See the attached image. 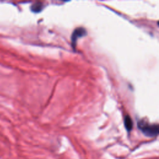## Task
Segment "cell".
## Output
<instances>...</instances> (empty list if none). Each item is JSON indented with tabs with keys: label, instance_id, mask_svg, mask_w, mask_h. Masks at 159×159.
Returning <instances> with one entry per match:
<instances>
[{
	"label": "cell",
	"instance_id": "cell-4",
	"mask_svg": "<svg viewBox=\"0 0 159 159\" xmlns=\"http://www.w3.org/2000/svg\"><path fill=\"white\" fill-rule=\"evenodd\" d=\"M43 4L42 2H36L35 4H34L30 9L32 10V11L34 12H39L40 11H41V10L43 9Z\"/></svg>",
	"mask_w": 159,
	"mask_h": 159
},
{
	"label": "cell",
	"instance_id": "cell-1",
	"mask_svg": "<svg viewBox=\"0 0 159 159\" xmlns=\"http://www.w3.org/2000/svg\"><path fill=\"white\" fill-rule=\"evenodd\" d=\"M138 127L143 134L150 137H153L158 134V126L157 124H150L143 120L138 122Z\"/></svg>",
	"mask_w": 159,
	"mask_h": 159
},
{
	"label": "cell",
	"instance_id": "cell-2",
	"mask_svg": "<svg viewBox=\"0 0 159 159\" xmlns=\"http://www.w3.org/2000/svg\"><path fill=\"white\" fill-rule=\"evenodd\" d=\"M86 35V29L83 28V27H78L76 28L73 32L72 35H71V42H72V45L74 47L76 45V40H78V38L82 37L84 35Z\"/></svg>",
	"mask_w": 159,
	"mask_h": 159
},
{
	"label": "cell",
	"instance_id": "cell-3",
	"mask_svg": "<svg viewBox=\"0 0 159 159\" xmlns=\"http://www.w3.org/2000/svg\"><path fill=\"white\" fill-rule=\"evenodd\" d=\"M124 125L127 131H130L133 127L132 120L129 116H126L124 118Z\"/></svg>",
	"mask_w": 159,
	"mask_h": 159
}]
</instances>
